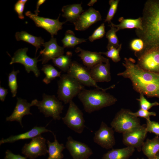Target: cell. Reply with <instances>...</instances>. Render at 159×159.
<instances>
[{
	"label": "cell",
	"instance_id": "cell-1",
	"mask_svg": "<svg viewBox=\"0 0 159 159\" xmlns=\"http://www.w3.org/2000/svg\"><path fill=\"white\" fill-rule=\"evenodd\" d=\"M135 62L132 58L125 57L122 65L125 70L117 75L129 79L133 89L140 94L159 98V73L145 71Z\"/></svg>",
	"mask_w": 159,
	"mask_h": 159
},
{
	"label": "cell",
	"instance_id": "cell-2",
	"mask_svg": "<svg viewBox=\"0 0 159 159\" xmlns=\"http://www.w3.org/2000/svg\"><path fill=\"white\" fill-rule=\"evenodd\" d=\"M141 18L142 29L135 32L143 41L145 49L159 47V0L146 1Z\"/></svg>",
	"mask_w": 159,
	"mask_h": 159
},
{
	"label": "cell",
	"instance_id": "cell-3",
	"mask_svg": "<svg viewBox=\"0 0 159 159\" xmlns=\"http://www.w3.org/2000/svg\"><path fill=\"white\" fill-rule=\"evenodd\" d=\"M85 111L89 113L115 104L117 99L106 91L84 89L78 95Z\"/></svg>",
	"mask_w": 159,
	"mask_h": 159
},
{
	"label": "cell",
	"instance_id": "cell-4",
	"mask_svg": "<svg viewBox=\"0 0 159 159\" xmlns=\"http://www.w3.org/2000/svg\"><path fill=\"white\" fill-rule=\"evenodd\" d=\"M57 83V98L65 104L69 103L84 89L83 85L67 73L61 75Z\"/></svg>",
	"mask_w": 159,
	"mask_h": 159
},
{
	"label": "cell",
	"instance_id": "cell-5",
	"mask_svg": "<svg viewBox=\"0 0 159 159\" xmlns=\"http://www.w3.org/2000/svg\"><path fill=\"white\" fill-rule=\"evenodd\" d=\"M35 106L38 107L40 112L46 117H50L55 120H59L61 118L60 115L64 106L62 102L54 95L44 93L42 101L36 99Z\"/></svg>",
	"mask_w": 159,
	"mask_h": 159
},
{
	"label": "cell",
	"instance_id": "cell-6",
	"mask_svg": "<svg viewBox=\"0 0 159 159\" xmlns=\"http://www.w3.org/2000/svg\"><path fill=\"white\" fill-rule=\"evenodd\" d=\"M130 111L122 108L116 114L110 123L115 131L122 134L141 125L140 119L131 114Z\"/></svg>",
	"mask_w": 159,
	"mask_h": 159
},
{
	"label": "cell",
	"instance_id": "cell-7",
	"mask_svg": "<svg viewBox=\"0 0 159 159\" xmlns=\"http://www.w3.org/2000/svg\"><path fill=\"white\" fill-rule=\"evenodd\" d=\"M67 74L83 86L92 87L105 91L115 87L113 85L105 89L100 87L91 77L90 70L75 61H72Z\"/></svg>",
	"mask_w": 159,
	"mask_h": 159
},
{
	"label": "cell",
	"instance_id": "cell-8",
	"mask_svg": "<svg viewBox=\"0 0 159 159\" xmlns=\"http://www.w3.org/2000/svg\"><path fill=\"white\" fill-rule=\"evenodd\" d=\"M137 64L143 70L159 73V47L145 49L136 56Z\"/></svg>",
	"mask_w": 159,
	"mask_h": 159
},
{
	"label": "cell",
	"instance_id": "cell-9",
	"mask_svg": "<svg viewBox=\"0 0 159 159\" xmlns=\"http://www.w3.org/2000/svg\"><path fill=\"white\" fill-rule=\"evenodd\" d=\"M62 119L69 128L78 133H82L85 127L83 112L72 100L69 103L65 115Z\"/></svg>",
	"mask_w": 159,
	"mask_h": 159
},
{
	"label": "cell",
	"instance_id": "cell-10",
	"mask_svg": "<svg viewBox=\"0 0 159 159\" xmlns=\"http://www.w3.org/2000/svg\"><path fill=\"white\" fill-rule=\"evenodd\" d=\"M147 132L146 124L140 125L122 133V142L127 147H133L140 152Z\"/></svg>",
	"mask_w": 159,
	"mask_h": 159
},
{
	"label": "cell",
	"instance_id": "cell-11",
	"mask_svg": "<svg viewBox=\"0 0 159 159\" xmlns=\"http://www.w3.org/2000/svg\"><path fill=\"white\" fill-rule=\"evenodd\" d=\"M46 140L41 135L32 139L25 144L21 149L22 153L29 159H35L39 156L45 155L48 153Z\"/></svg>",
	"mask_w": 159,
	"mask_h": 159
},
{
	"label": "cell",
	"instance_id": "cell-12",
	"mask_svg": "<svg viewBox=\"0 0 159 159\" xmlns=\"http://www.w3.org/2000/svg\"><path fill=\"white\" fill-rule=\"evenodd\" d=\"M25 14L26 16L34 21L37 26L42 28L49 32L51 37H53L54 35L57 34L58 32L62 29L63 25L66 22L59 21L60 14L56 19L40 17L29 11H26Z\"/></svg>",
	"mask_w": 159,
	"mask_h": 159
},
{
	"label": "cell",
	"instance_id": "cell-13",
	"mask_svg": "<svg viewBox=\"0 0 159 159\" xmlns=\"http://www.w3.org/2000/svg\"><path fill=\"white\" fill-rule=\"evenodd\" d=\"M28 50L27 48H21L17 50L12 57L10 64H12L14 63L21 64L24 66L27 73L32 71L35 76L38 77L39 76L40 73L37 64L41 60H38L39 56L34 58L28 56L26 54Z\"/></svg>",
	"mask_w": 159,
	"mask_h": 159
},
{
	"label": "cell",
	"instance_id": "cell-14",
	"mask_svg": "<svg viewBox=\"0 0 159 159\" xmlns=\"http://www.w3.org/2000/svg\"><path fill=\"white\" fill-rule=\"evenodd\" d=\"M114 131L112 127L102 122L99 128L95 133L94 142L106 149L113 148L115 144Z\"/></svg>",
	"mask_w": 159,
	"mask_h": 159
},
{
	"label": "cell",
	"instance_id": "cell-15",
	"mask_svg": "<svg viewBox=\"0 0 159 159\" xmlns=\"http://www.w3.org/2000/svg\"><path fill=\"white\" fill-rule=\"evenodd\" d=\"M65 148L73 159H87L93 153L92 150L88 145L74 140L71 136L67 138Z\"/></svg>",
	"mask_w": 159,
	"mask_h": 159
},
{
	"label": "cell",
	"instance_id": "cell-16",
	"mask_svg": "<svg viewBox=\"0 0 159 159\" xmlns=\"http://www.w3.org/2000/svg\"><path fill=\"white\" fill-rule=\"evenodd\" d=\"M101 20L102 16L99 11L90 7L82 13L73 24L76 30L84 31Z\"/></svg>",
	"mask_w": 159,
	"mask_h": 159
},
{
	"label": "cell",
	"instance_id": "cell-17",
	"mask_svg": "<svg viewBox=\"0 0 159 159\" xmlns=\"http://www.w3.org/2000/svg\"><path fill=\"white\" fill-rule=\"evenodd\" d=\"M17 102L12 114L6 118V120L12 122L16 121L19 123L23 127L22 120L25 115H32L30 112V107L35 106L36 99L32 100L31 103L27 102L26 100L17 97Z\"/></svg>",
	"mask_w": 159,
	"mask_h": 159
},
{
	"label": "cell",
	"instance_id": "cell-18",
	"mask_svg": "<svg viewBox=\"0 0 159 159\" xmlns=\"http://www.w3.org/2000/svg\"><path fill=\"white\" fill-rule=\"evenodd\" d=\"M42 46L44 49L40 52L42 56L41 61L42 64H46L49 60L64 54V48L59 46L56 38L54 37H51L49 41L44 43Z\"/></svg>",
	"mask_w": 159,
	"mask_h": 159
},
{
	"label": "cell",
	"instance_id": "cell-19",
	"mask_svg": "<svg viewBox=\"0 0 159 159\" xmlns=\"http://www.w3.org/2000/svg\"><path fill=\"white\" fill-rule=\"evenodd\" d=\"M75 52H80L78 56L80 57L86 67L90 70L99 64L109 62V59L102 56L100 52L85 50L80 47H77Z\"/></svg>",
	"mask_w": 159,
	"mask_h": 159
},
{
	"label": "cell",
	"instance_id": "cell-20",
	"mask_svg": "<svg viewBox=\"0 0 159 159\" xmlns=\"http://www.w3.org/2000/svg\"><path fill=\"white\" fill-rule=\"evenodd\" d=\"M90 72L91 77L96 82H108L111 80L109 62L96 65L90 69Z\"/></svg>",
	"mask_w": 159,
	"mask_h": 159
},
{
	"label": "cell",
	"instance_id": "cell-21",
	"mask_svg": "<svg viewBox=\"0 0 159 159\" xmlns=\"http://www.w3.org/2000/svg\"><path fill=\"white\" fill-rule=\"evenodd\" d=\"M50 132V130L45 127L35 126L30 130L23 133L15 135H11L6 139L2 138L0 141V145L6 143H13L15 141L26 139H32L42 133Z\"/></svg>",
	"mask_w": 159,
	"mask_h": 159
},
{
	"label": "cell",
	"instance_id": "cell-22",
	"mask_svg": "<svg viewBox=\"0 0 159 159\" xmlns=\"http://www.w3.org/2000/svg\"><path fill=\"white\" fill-rule=\"evenodd\" d=\"M82 3L73 4L64 6L62 9L63 13L62 16L66 19V22L69 21L73 23L78 19L81 14L84 11L82 6Z\"/></svg>",
	"mask_w": 159,
	"mask_h": 159
},
{
	"label": "cell",
	"instance_id": "cell-23",
	"mask_svg": "<svg viewBox=\"0 0 159 159\" xmlns=\"http://www.w3.org/2000/svg\"><path fill=\"white\" fill-rule=\"evenodd\" d=\"M135 151V148L126 147L120 149H112L104 154L102 159H129Z\"/></svg>",
	"mask_w": 159,
	"mask_h": 159
},
{
	"label": "cell",
	"instance_id": "cell-24",
	"mask_svg": "<svg viewBox=\"0 0 159 159\" xmlns=\"http://www.w3.org/2000/svg\"><path fill=\"white\" fill-rule=\"evenodd\" d=\"M142 150L148 159H151L159 152V137L148 138L143 143Z\"/></svg>",
	"mask_w": 159,
	"mask_h": 159
},
{
	"label": "cell",
	"instance_id": "cell-25",
	"mask_svg": "<svg viewBox=\"0 0 159 159\" xmlns=\"http://www.w3.org/2000/svg\"><path fill=\"white\" fill-rule=\"evenodd\" d=\"M52 133L54 137V142H52L49 140L47 141L49 154L47 159H62L64 158L62 152L65 147L63 143H59L57 139L56 135L53 132Z\"/></svg>",
	"mask_w": 159,
	"mask_h": 159
},
{
	"label": "cell",
	"instance_id": "cell-26",
	"mask_svg": "<svg viewBox=\"0 0 159 159\" xmlns=\"http://www.w3.org/2000/svg\"><path fill=\"white\" fill-rule=\"evenodd\" d=\"M15 37L17 41H22L28 42L35 47L36 54L38 49L40 48L44 42V39L41 37L34 36L25 31L16 32Z\"/></svg>",
	"mask_w": 159,
	"mask_h": 159
},
{
	"label": "cell",
	"instance_id": "cell-27",
	"mask_svg": "<svg viewBox=\"0 0 159 159\" xmlns=\"http://www.w3.org/2000/svg\"><path fill=\"white\" fill-rule=\"evenodd\" d=\"M118 21L120 22L118 24H115L112 23V25L117 28V31L126 29L136 28V29L140 30L142 29L141 17L136 19H126L121 17L119 19Z\"/></svg>",
	"mask_w": 159,
	"mask_h": 159
},
{
	"label": "cell",
	"instance_id": "cell-28",
	"mask_svg": "<svg viewBox=\"0 0 159 159\" xmlns=\"http://www.w3.org/2000/svg\"><path fill=\"white\" fill-rule=\"evenodd\" d=\"M72 54L70 52H67L65 55L53 58L52 60L54 65L64 72H67L72 62Z\"/></svg>",
	"mask_w": 159,
	"mask_h": 159
},
{
	"label": "cell",
	"instance_id": "cell-29",
	"mask_svg": "<svg viewBox=\"0 0 159 159\" xmlns=\"http://www.w3.org/2000/svg\"><path fill=\"white\" fill-rule=\"evenodd\" d=\"M86 40L83 38L76 37L73 31L68 30L66 31L62 42L64 48H73L78 44L86 42Z\"/></svg>",
	"mask_w": 159,
	"mask_h": 159
},
{
	"label": "cell",
	"instance_id": "cell-30",
	"mask_svg": "<svg viewBox=\"0 0 159 159\" xmlns=\"http://www.w3.org/2000/svg\"><path fill=\"white\" fill-rule=\"evenodd\" d=\"M41 70L45 74L46 76L43 81L47 84L55 78L61 76V72H58L52 65L46 64L43 65Z\"/></svg>",
	"mask_w": 159,
	"mask_h": 159
},
{
	"label": "cell",
	"instance_id": "cell-31",
	"mask_svg": "<svg viewBox=\"0 0 159 159\" xmlns=\"http://www.w3.org/2000/svg\"><path fill=\"white\" fill-rule=\"evenodd\" d=\"M111 22L109 25L110 29L106 34V37L108 40V43L107 46V49H109L111 47H113L117 48L119 46V41L116 33L117 32V28L113 26Z\"/></svg>",
	"mask_w": 159,
	"mask_h": 159
},
{
	"label": "cell",
	"instance_id": "cell-32",
	"mask_svg": "<svg viewBox=\"0 0 159 159\" xmlns=\"http://www.w3.org/2000/svg\"><path fill=\"white\" fill-rule=\"evenodd\" d=\"M19 72V70H14L9 74L8 86L12 94L13 97H15L17 92L18 86L17 81V75Z\"/></svg>",
	"mask_w": 159,
	"mask_h": 159
},
{
	"label": "cell",
	"instance_id": "cell-33",
	"mask_svg": "<svg viewBox=\"0 0 159 159\" xmlns=\"http://www.w3.org/2000/svg\"><path fill=\"white\" fill-rule=\"evenodd\" d=\"M122 45L121 44H120L117 48L112 47L106 52H100L101 54L105 55L107 57L111 59L113 62L116 63L121 60L119 54L121 49Z\"/></svg>",
	"mask_w": 159,
	"mask_h": 159
},
{
	"label": "cell",
	"instance_id": "cell-34",
	"mask_svg": "<svg viewBox=\"0 0 159 159\" xmlns=\"http://www.w3.org/2000/svg\"><path fill=\"white\" fill-rule=\"evenodd\" d=\"M130 47L134 52L136 56L141 53L145 48L143 41L140 38L135 39L132 40L130 43Z\"/></svg>",
	"mask_w": 159,
	"mask_h": 159
},
{
	"label": "cell",
	"instance_id": "cell-35",
	"mask_svg": "<svg viewBox=\"0 0 159 159\" xmlns=\"http://www.w3.org/2000/svg\"><path fill=\"white\" fill-rule=\"evenodd\" d=\"M119 0H110L109 1L110 8L104 22H107L110 24L112 21L114 16L116 13Z\"/></svg>",
	"mask_w": 159,
	"mask_h": 159
},
{
	"label": "cell",
	"instance_id": "cell-36",
	"mask_svg": "<svg viewBox=\"0 0 159 159\" xmlns=\"http://www.w3.org/2000/svg\"><path fill=\"white\" fill-rule=\"evenodd\" d=\"M136 100L139 102L140 109L145 110L148 111L153 106L159 105V103L156 101L152 103L150 102L142 94H140L139 98Z\"/></svg>",
	"mask_w": 159,
	"mask_h": 159
},
{
	"label": "cell",
	"instance_id": "cell-37",
	"mask_svg": "<svg viewBox=\"0 0 159 159\" xmlns=\"http://www.w3.org/2000/svg\"><path fill=\"white\" fill-rule=\"evenodd\" d=\"M105 27L104 23H102L89 37V40L92 42L95 40L102 38L105 33Z\"/></svg>",
	"mask_w": 159,
	"mask_h": 159
},
{
	"label": "cell",
	"instance_id": "cell-38",
	"mask_svg": "<svg viewBox=\"0 0 159 159\" xmlns=\"http://www.w3.org/2000/svg\"><path fill=\"white\" fill-rule=\"evenodd\" d=\"M146 130L148 132L153 133L157 136H159V123L151 121L150 120H146Z\"/></svg>",
	"mask_w": 159,
	"mask_h": 159
},
{
	"label": "cell",
	"instance_id": "cell-39",
	"mask_svg": "<svg viewBox=\"0 0 159 159\" xmlns=\"http://www.w3.org/2000/svg\"><path fill=\"white\" fill-rule=\"evenodd\" d=\"M130 113L132 115L137 117H141L145 119L146 120H150V116H156V114L154 112H149L140 109L136 112H132L131 111Z\"/></svg>",
	"mask_w": 159,
	"mask_h": 159
},
{
	"label": "cell",
	"instance_id": "cell-40",
	"mask_svg": "<svg viewBox=\"0 0 159 159\" xmlns=\"http://www.w3.org/2000/svg\"><path fill=\"white\" fill-rule=\"evenodd\" d=\"M25 5V4L21 2L19 0L16 2L14 6V10L18 14L19 18L21 19H23L24 18L23 13Z\"/></svg>",
	"mask_w": 159,
	"mask_h": 159
},
{
	"label": "cell",
	"instance_id": "cell-41",
	"mask_svg": "<svg viewBox=\"0 0 159 159\" xmlns=\"http://www.w3.org/2000/svg\"><path fill=\"white\" fill-rule=\"evenodd\" d=\"M4 159H26V158L20 155L15 154L10 150H7L5 152Z\"/></svg>",
	"mask_w": 159,
	"mask_h": 159
},
{
	"label": "cell",
	"instance_id": "cell-42",
	"mask_svg": "<svg viewBox=\"0 0 159 159\" xmlns=\"http://www.w3.org/2000/svg\"><path fill=\"white\" fill-rule=\"evenodd\" d=\"M8 93V90L4 87H0V100L4 101L7 94Z\"/></svg>",
	"mask_w": 159,
	"mask_h": 159
},
{
	"label": "cell",
	"instance_id": "cell-43",
	"mask_svg": "<svg viewBox=\"0 0 159 159\" xmlns=\"http://www.w3.org/2000/svg\"><path fill=\"white\" fill-rule=\"evenodd\" d=\"M45 0H38L37 4L36 9L34 11L35 14L37 15H38L39 13V8L40 5L43 4L45 1Z\"/></svg>",
	"mask_w": 159,
	"mask_h": 159
},
{
	"label": "cell",
	"instance_id": "cell-44",
	"mask_svg": "<svg viewBox=\"0 0 159 159\" xmlns=\"http://www.w3.org/2000/svg\"><path fill=\"white\" fill-rule=\"evenodd\" d=\"M97 1V0H91L87 4V5L89 6H92Z\"/></svg>",
	"mask_w": 159,
	"mask_h": 159
},
{
	"label": "cell",
	"instance_id": "cell-45",
	"mask_svg": "<svg viewBox=\"0 0 159 159\" xmlns=\"http://www.w3.org/2000/svg\"><path fill=\"white\" fill-rule=\"evenodd\" d=\"M151 159H159V152L154 157Z\"/></svg>",
	"mask_w": 159,
	"mask_h": 159
},
{
	"label": "cell",
	"instance_id": "cell-46",
	"mask_svg": "<svg viewBox=\"0 0 159 159\" xmlns=\"http://www.w3.org/2000/svg\"><path fill=\"white\" fill-rule=\"evenodd\" d=\"M22 3H23L24 4H25L28 1L27 0H19Z\"/></svg>",
	"mask_w": 159,
	"mask_h": 159
},
{
	"label": "cell",
	"instance_id": "cell-47",
	"mask_svg": "<svg viewBox=\"0 0 159 159\" xmlns=\"http://www.w3.org/2000/svg\"><path fill=\"white\" fill-rule=\"evenodd\" d=\"M138 159H139L138 158ZM141 159H144V158H143Z\"/></svg>",
	"mask_w": 159,
	"mask_h": 159
},
{
	"label": "cell",
	"instance_id": "cell-48",
	"mask_svg": "<svg viewBox=\"0 0 159 159\" xmlns=\"http://www.w3.org/2000/svg\"><path fill=\"white\" fill-rule=\"evenodd\" d=\"M90 159V158H88V159Z\"/></svg>",
	"mask_w": 159,
	"mask_h": 159
},
{
	"label": "cell",
	"instance_id": "cell-49",
	"mask_svg": "<svg viewBox=\"0 0 159 159\" xmlns=\"http://www.w3.org/2000/svg\"></svg>",
	"mask_w": 159,
	"mask_h": 159
}]
</instances>
